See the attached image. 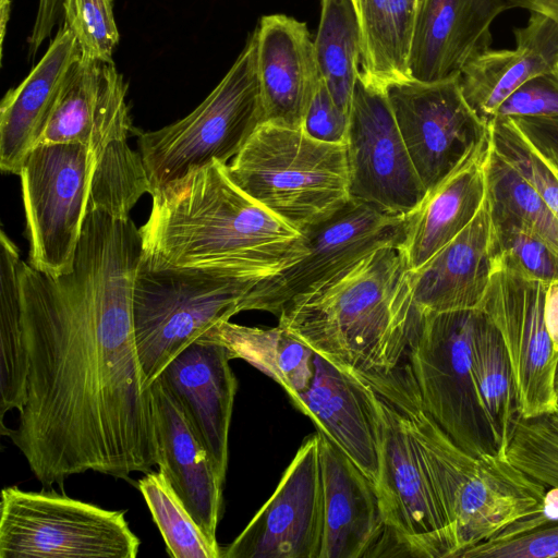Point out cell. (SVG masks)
Listing matches in <instances>:
<instances>
[{
    "label": "cell",
    "instance_id": "obj_1",
    "mask_svg": "<svg viewBox=\"0 0 558 558\" xmlns=\"http://www.w3.org/2000/svg\"><path fill=\"white\" fill-rule=\"evenodd\" d=\"M84 222L70 274L0 260L1 427L17 410L3 435L46 487L87 471L128 480L158 459L133 324L141 232L104 214Z\"/></svg>",
    "mask_w": 558,
    "mask_h": 558
},
{
    "label": "cell",
    "instance_id": "obj_2",
    "mask_svg": "<svg viewBox=\"0 0 558 558\" xmlns=\"http://www.w3.org/2000/svg\"><path fill=\"white\" fill-rule=\"evenodd\" d=\"M140 228L153 267L270 277L305 254L301 231L245 194L215 161L153 194Z\"/></svg>",
    "mask_w": 558,
    "mask_h": 558
},
{
    "label": "cell",
    "instance_id": "obj_3",
    "mask_svg": "<svg viewBox=\"0 0 558 558\" xmlns=\"http://www.w3.org/2000/svg\"><path fill=\"white\" fill-rule=\"evenodd\" d=\"M411 269L400 243L373 251L279 314L322 357L357 373L384 372L405 357L421 318Z\"/></svg>",
    "mask_w": 558,
    "mask_h": 558
},
{
    "label": "cell",
    "instance_id": "obj_4",
    "mask_svg": "<svg viewBox=\"0 0 558 558\" xmlns=\"http://www.w3.org/2000/svg\"><path fill=\"white\" fill-rule=\"evenodd\" d=\"M360 374L396 404L414 436L454 535L453 558L543 509L546 486L507 457L464 451L438 426L407 359L390 371Z\"/></svg>",
    "mask_w": 558,
    "mask_h": 558
},
{
    "label": "cell",
    "instance_id": "obj_5",
    "mask_svg": "<svg viewBox=\"0 0 558 558\" xmlns=\"http://www.w3.org/2000/svg\"><path fill=\"white\" fill-rule=\"evenodd\" d=\"M245 194L301 231L349 201L345 144L264 122L227 165Z\"/></svg>",
    "mask_w": 558,
    "mask_h": 558
},
{
    "label": "cell",
    "instance_id": "obj_6",
    "mask_svg": "<svg viewBox=\"0 0 558 558\" xmlns=\"http://www.w3.org/2000/svg\"><path fill=\"white\" fill-rule=\"evenodd\" d=\"M264 122L254 29L221 81L191 113L156 131H136L151 194L215 161L227 163Z\"/></svg>",
    "mask_w": 558,
    "mask_h": 558
},
{
    "label": "cell",
    "instance_id": "obj_7",
    "mask_svg": "<svg viewBox=\"0 0 558 558\" xmlns=\"http://www.w3.org/2000/svg\"><path fill=\"white\" fill-rule=\"evenodd\" d=\"M262 276L158 268L142 262L133 287V324L143 385L215 325L242 312Z\"/></svg>",
    "mask_w": 558,
    "mask_h": 558
},
{
    "label": "cell",
    "instance_id": "obj_8",
    "mask_svg": "<svg viewBox=\"0 0 558 558\" xmlns=\"http://www.w3.org/2000/svg\"><path fill=\"white\" fill-rule=\"evenodd\" d=\"M125 511L54 490H1L0 558H135L141 541Z\"/></svg>",
    "mask_w": 558,
    "mask_h": 558
},
{
    "label": "cell",
    "instance_id": "obj_9",
    "mask_svg": "<svg viewBox=\"0 0 558 558\" xmlns=\"http://www.w3.org/2000/svg\"><path fill=\"white\" fill-rule=\"evenodd\" d=\"M421 313L407 360L425 411L464 451L497 453L472 376L480 308Z\"/></svg>",
    "mask_w": 558,
    "mask_h": 558
},
{
    "label": "cell",
    "instance_id": "obj_10",
    "mask_svg": "<svg viewBox=\"0 0 558 558\" xmlns=\"http://www.w3.org/2000/svg\"><path fill=\"white\" fill-rule=\"evenodd\" d=\"M93 161L76 142L38 144L20 171L29 265L58 279L74 270Z\"/></svg>",
    "mask_w": 558,
    "mask_h": 558
},
{
    "label": "cell",
    "instance_id": "obj_11",
    "mask_svg": "<svg viewBox=\"0 0 558 558\" xmlns=\"http://www.w3.org/2000/svg\"><path fill=\"white\" fill-rule=\"evenodd\" d=\"M364 380L375 393L379 414L378 492L389 533L411 556L453 558L454 535L414 436L396 404Z\"/></svg>",
    "mask_w": 558,
    "mask_h": 558
},
{
    "label": "cell",
    "instance_id": "obj_12",
    "mask_svg": "<svg viewBox=\"0 0 558 558\" xmlns=\"http://www.w3.org/2000/svg\"><path fill=\"white\" fill-rule=\"evenodd\" d=\"M126 93L128 83L114 63L81 57L60 89L39 144L84 145L95 179L133 171L142 158L128 142L134 129Z\"/></svg>",
    "mask_w": 558,
    "mask_h": 558
},
{
    "label": "cell",
    "instance_id": "obj_13",
    "mask_svg": "<svg viewBox=\"0 0 558 558\" xmlns=\"http://www.w3.org/2000/svg\"><path fill=\"white\" fill-rule=\"evenodd\" d=\"M404 217L349 199L326 218L301 230L305 254L259 281L241 311L279 316L292 300L319 288L378 247L400 243Z\"/></svg>",
    "mask_w": 558,
    "mask_h": 558
},
{
    "label": "cell",
    "instance_id": "obj_14",
    "mask_svg": "<svg viewBox=\"0 0 558 558\" xmlns=\"http://www.w3.org/2000/svg\"><path fill=\"white\" fill-rule=\"evenodd\" d=\"M349 199L405 217L426 195L395 119L387 90L357 76L347 136Z\"/></svg>",
    "mask_w": 558,
    "mask_h": 558
},
{
    "label": "cell",
    "instance_id": "obj_15",
    "mask_svg": "<svg viewBox=\"0 0 558 558\" xmlns=\"http://www.w3.org/2000/svg\"><path fill=\"white\" fill-rule=\"evenodd\" d=\"M387 96L426 193L489 136L488 122L465 99L460 76L393 84Z\"/></svg>",
    "mask_w": 558,
    "mask_h": 558
},
{
    "label": "cell",
    "instance_id": "obj_16",
    "mask_svg": "<svg viewBox=\"0 0 558 558\" xmlns=\"http://www.w3.org/2000/svg\"><path fill=\"white\" fill-rule=\"evenodd\" d=\"M548 283L493 269L478 308L497 328L510 363L517 413L531 418L554 413L558 401L555 350L544 318Z\"/></svg>",
    "mask_w": 558,
    "mask_h": 558
},
{
    "label": "cell",
    "instance_id": "obj_17",
    "mask_svg": "<svg viewBox=\"0 0 558 558\" xmlns=\"http://www.w3.org/2000/svg\"><path fill=\"white\" fill-rule=\"evenodd\" d=\"M324 489L318 433L296 451L270 498L221 558H319Z\"/></svg>",
    "mask_w": 558,
    "mask_h": 558
},
{
    "label": "cell",
    "instance_id": "obj_18",
    "mask_svg": "<svg viewBox=\"0 0 558 558\" xmlns=\"http://www.w3.org/2000/svg\"><path fill=\"white\" fill-rule=\"evenodd\" d=\"M230 360L225 345L201 337L181 351L158 377L178 402L223 483L238 389Z\"/></svg>",
    "mask_w": 558,
    "mask_h": 558
},
{
    "label": "cell",
    "instance_id": "obj_19",
    "mask_svg": "<svg viewBox=\"0 0 558 558\" xmlns=\"http://www.w3.org/2000/svg\"><path fill=\"white\" fill-rule=\"evenodd\" d=\"M377 487L380 424L372 387L355 372L314 354L310 387L293 402ZM379 493V492H378Z\"/></svg>",
    "mask_w": 558,
    "mask_h": 558
},
{
    "label": "cell",
    "instance_id": "obj_20",
    "mask_svg": "<svg viewBox=\"0 0 558 558\" xmlns=\"http://www.w3.org/2000/svg\"><path fill=\"white\" fill-rule=\"evenodd\" d=\"M507 0H420L409 59L410 77L436 83L459 77L492 48V25Z\"/></svg>",
    "mask_w": 558,
    "mask_h": 558
},
{
    "label": "cell",
    "instance_id": "obj_21",
    "mask_svg": "<svg viewBox=\"0 0 558 558\" xmlns=\"http://www.w3.org/2000/svg\"><path fill=\"white\" fill-rule=\"evenodd\" d=\"M318 435L324 489L319 558L376 556L377 548L391 538L378 489L335 444Z\"/></svg>",
    "mask_w": 558,
    "mask_h": 558
},
{
    "label": "cell",
    "instance_id": "obj_22",
    "mask_svg": "<svg viewBox=\"0 0 558 558\" xmlns=\"http://www.w3.org/2000/svg\"><path fill=\"white\" fill-rule=\"evenodd\" d=\"M255 32L265 122L301 129L322 80L307 25L276 13L262 16Z\"/></svg>",
    "mask_w": 558,
    "mask_h": 558
},
{
    "label": "cell",
    "instance_id": "obj_23",
    "mask_svg": "<svg viewBox=\"0 0 558 558\" xmlns=\"http://www.w3.org/2000/svg\"><path fill=\"white\" fill-rule=\"evenodd\" d=\"M149 390L159 471L205 534L217 542L225 483L162 381L156 378Z\"/></svg>",
    "mask_w": 558,
    "mask_h": 558
},
{
    "label": "cell",
    "instance_id": "obj_24",
    "mask_svg": "<svg viewBox=\"0 0 558 558\" xmlns=\"http://www.w3.org/2000/svg\"><path fill=\"white\" fill-rule=\"evenodd\" d=\"M81 58L74 35L62 25L48 49L0 105V168L20 174L31 151L40 143L53 105L71 70Z\"/></svg>",
    "mask_w": 558,
    "mask_h": 558
},
{
    "label": "cell",
    "instance_id": "obj_25",
    "mask_svg": "<svg viewBox=\"0 0 558 558\" xmlns=\"http://www.w3.org/2000/svg\"><path fill=\"white\" fill-rule=\"evenodd\" d=\"M492 217L486 198L472 221L416 270L413 301L421 312L478 308L492 275Z\"/></svg>",
    "mask_w": 558,
    "mask_h": 558
},
{
    "label": "cell",
    "instance_id": "obj_26",
    "mask_svg": "<svg viewBox=\"0 0 558 558\" xmlns=\"http://www.w3.org/2000/svg\"><path fill=\"white\" fill-rule=\"evenodd\" d=\"M489 147L490 134L404 217L400 246L411 270L424 265L476 216L486 198Z\"/></svg>",
    "mask_w": 558,
    "mask_h": 558
},
{
    "label": "cell",
    "instance_id": "obj_27",
    "mask_svg": "<svg viewBox=\"0 0 558 558\" xmlns=\"http://www.w3.org/2000/svg\"><path fill=\"white\" fill-rule=\"evenodd\" d=\"M530 13L527 23L513 29L514 48H490L460 75L465 99L486 122L525 81L558 68V21L543 13Z\"/></svg>",
    "mask_w": 558,
    "mask_h": 558
},
{
    "label": "cell",
    "instance_id": "obj_28",
    "mask_svg": "<svg viewBox=\"0 0 558 558\" xmlns=\"http://www.w3.org/2000/svg\"><path fill=\"white\" fill-rule=\"evenodd\" d=\"M415 0H357L361 31L359 78L374 88L411 81Z\"/></svg>",
    "mask_w": 558,
    "mask_h": 558
},
{
    "label": "cell",
    "instance_id": "obj_29",
    "mask_svg": "<svg viewBox=\"0 0 558 558\" xmlns=\"http://www.w3.org/2000/svg\"><path fill=\"white\" fill-rule=\"evenodd\" d=\"M201 337L221 343L231 359H241L274 379L292 403L311 385L315 352L280 325L260 328L225 320Z\"/></svg>",
    "mask_w": 558,
    "mask_h": 558
},
{
    "label": "cell",
    "instance_id": "obj_30",
    "mask_svg": "<svg viewBox=\"0 0 558 558\" xmlns=\"http://www.w3.org/2000/svg\"><path fill=\"white\" fill-rule=\"evenodd\" d=\"M472 376L497 454L506 457L517 414L515 390L502 339L481 308L473 336Z\"/></svg>",
    "mask_w": 558,
    "mask_h": 558
},
{
    "label": "cell",
    "instance_id": "obj_31",
    "mask_svg": "<svg viewBox=\"0 0 558 558\" xmlns=\"http://www.w3.org/2000/svg\"><path fill=\"white\" fill-rule=\"evenodd\" d=\"M314 49L332 99L350 114L361 61V31L353 0H320Z\"/></svg>",
    "mask_w": 558,
    "mask_h": 558
},
{
    "label": "cell",
    "instance_id": "obj_32",
    "mask_svg": "<svg viewBox=\"0 0 558 558\" xmlns=\"http://www.w3.org/2000/svg\"><path fill=\"white\" fill-rule=\"evenodd\" d=\"M485 177L492 219L531 230L558 253V218L531 183L494 149L492 142Z\"/></svg>",
    "mask_w": 558,
    "mask_h": 558
},
{
    "label": "cell",
    "instance_id": "obj_33",
    "mask_svg": "<svg viewBox=\"0 0 558 558\" xmlns=\"http://www.w3.org/2000/svg\"><path fill=\"white\" fill-rule=\"evenodd\" d=\"M137 487L173 558H221V547L201 529L163 474L149 471Z\"/></svg>",
    "mask_w": 558,
    "mask_h": 558
},
{
    "label": "cell",
    "instance_id": "obj_34",
    "mask_svg": "<svg viewBox=\"0 0 558 558\" xmlns=\"http://www.w3.org/2000/svg\"><path fill=\"white\" fill-rule=\"evenodd\" d=\"M506 457L544 486L558 488V410L531 418L517 413Z\"/></svg>",
    "mask_w": 558,
    "mask_h": 558
},
{
    "label": "cell",
    "instance_id": "obj_35",
    "mask_svg": "<svg viewBox=\"0 0 558 558\" xmlns=\"http://www.w3.org/2000/svg\"><path fill=\"white\" fill-rule=\"evenodd\" d=\"M490 258L492 269L546 283L558 281V253L524 227L492 219Z\"/></svg>",
    "mask_w": 558,
    "mask_h": 558
},
{
    "label": "cell",
    "instance_id": "obj_36",
    "mask_svg": "<svg viewBox=\"0 0 558 558\" xmlns=\"http://www.w3.org/2000/svg\"><path fill=\"white\" fill-rule=\"evenodd\" d=\"M63 25L74 35L81 57L113 63L119 32L113 0H63Z\"/></svg>",
    "mask_w": 558,
    "mask_h": 558
},
{
    "label": "cell",
    "instance_id": "obj_37",
    "mask_svg": "<svg viewBox=\"0 0 558 558\" xmlns=\"http://www.w3.org/2000/svg\"><path fill=\"white\" fill-rule=\"evenodd\" d=\"M494 149L536 190L558 218V177L515 128L511 119L488 121Z\"/></svg>",
    "mask_w": 558,
    "mask_h": 558
},
{
    "label": "cell",
    "instance_id": "obj_38",
    "mask_svg": "<svg viewBox=\"0 0 558 558\" xmlns=\"http://www.w3.org/2000/svg\"><path fill=\"white\" fill-rule=\"evenodd\" d=\"M558 557V520L507 537L472 546L457 558H555Z\"/></svg>",
    "mask_w": 558,
    "mask_h": 558
},
{
    "label": "cell",
    "instance_id": "obj_39",
    "mask_svg": "<svg viewBox=\"0 0 558 558\" xmlns=\"http://www.w3.org/2000/svg\"><path fill=\"white\" fill-rule=\"evenodd\" d=\"M554 116H558V68L525 81L504 100L492 119Z\"/></svg>",
    "mask_w": 558,
    "mask_h": 558
},
{
    "label": "cell",
    "instance_id": "obj_40",
    "mask_svg": "<svg viewBox=\"0 0 558 558\" xmlns=\"http://www.w3.org/2000/svg\"><path fill=\"white\" fill-rule=\"evenodd\" d=\"M350 114L332 99L323 78L304 114L301 130L310 137L329 144H345Z\"/></svg>",
    "mask_w": 558,
    "mask_h": 558
},
{
    "label": "cell",
    "instance_id": "obj_41",
    "mask_svg": "<svg viewBox=\"0 0 558 558\" xmlns=\"http://www.w3.org/2000/svg\"><path fill=\"white\" fill-rule=\"evenodd\" d=\"M511 120L558 177V116L522 117Z\"/></svg>",
    "mask_w": 558,
    "mask_h": 558
},
{
    "label": "cell",
    "instance_id": "obj_42",
    "mask_svg": "<svg viewBox=\"0 0 558 558\" xmlns=\"http://www.w3.org/2000/svg\"><path fill=\"white\" fill-rule=\"evenodd\" d=\"M63 0H39L35 23L28 38V52L35 56L44 41L50 37L62 13Z\"/></svg>",
    "mask_w": 558,
    "mask_h": 558
},
{
    "label": "cell",
    "instance_id": "obj_43",
    "mask_svg": "<svg viewBox=\"0 0 558 558\" xmlns=\"http://www.w3.org/2000/svg\"><path fill=\"white\" fill-rule=\"evenodd\" d=\"M544 318L553 345L558 351V281L548 283L545 294Z\"/></svg>",
    "mask_w": 558,
    "mask_h": 558
},
{
    "label": "cell",
    "instance_id": "obj_44",
    "mask_svg": "<svg viewBox=\"0 0 558 558\" xmlns=\"http://www.w3.org/2000/svg\"><path fill=\"white\" fill-rule=\"evenodd\" d=\"M511 9H524L529 12H538L558 21V0H507Z\"/></svg>",
    "mask_w": 558,
    "mask_h": 558
},
{
    "label": "cell",
    "instance_id": "obj_45",
    "mask_svg": "<svg viewBox=\"0 0 558 558\" xmlns=\"http://www.w3.org/2000/svg\"><path fill=\"white\" fill-rule=\"evenodd\" d=\"M13 0H0V46H1V59L3 56V45H4V37H5V31L7 25L10 20L11 15V7H12Z\"/></svg>",
    "mask_w": 558,
    "mask_h": 558
},
{
    "label": "cell",
    "instance_id": "obj_46",
    "mask_svg": "<svg viewBox=\"0 0 558 558\" xmlns=\"http://www.w3.org/2000/svg\"><path fill=\"white\" fill-rule=\"evenodd\" d=\"M554 389L558 401V360L556 363L555 376H554Z\"/></svg>",
    "mask_w": 558,
    "mask_h": 558
},
{
    "label": "cell",
    "instance_id": "obj_47",
    "mask_svg": "<svg viewBox=\"0 0 558 558\" xmlns=\"http://www.w3.org/2000/svg\"><path fill=\"white\" fill-rule=\"evenodd\" d=\"M353 2H354V5L356 8V12H357V0H353Z\"/></svg>",
    "mask_w": 558,
    "mask_h": 558
},
{
    "label": "cell",
    "instance_id": "obj_48",
    "mask_svg": "<svg viewBox=\"0 0 558 558\" xmlns=\"http://www.w3.org/2000/svg\"><path fill=\"white\" fill-rule=\"evenodd\" d=\"M415 2H416V5L418 7V2H420V0H415Z\"/></svg>",
    "mask_w": 558,
    "mask_h": 558
}]
</instances>
